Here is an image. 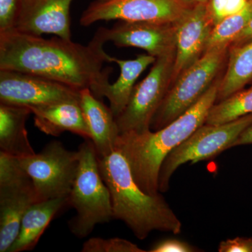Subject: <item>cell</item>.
I'll return each mask as SVG.
<instances>
[{
  "label": "cell",
  "mask_w": 252,
  "mask_h": 252,
  "mask_svg": "<svg viewBox=\"0 0 252 252\" xmlns=\"http://www.w3.org/2000/svg\"><path fill=\"white\" fill-rule=\"evenodd\" d=\"M106 44L98 32L87 44L56 36H41L14 31L0 34V70L17 71L51 79L81 90L90 89L97 98L103 97L109 84L110 63Z\"/></svg>",
  "instance_id": "obj_1"
},
{
  "label": "cell",
  "mask_w": 252,
  "mask_h": 252,
  "mask_svg": "<svg viewBox=\"0 0 252 252\" xmlns=\"http://www.w3.org/2000/svg\"><path fill=\"white\" fill-rule=\"evenodd\" d=\"M220 78L193 107L169 125L156 131L124 132L118 137L115 149L125 157L134 180L146 193H160L159 172L165 158L205 124L209 111L217 102Z\"/></svg>",
  "instance_id": "obj_2"
},
{
  "label": "cell",
  "mask_w": 252,
  "mask_h": 252,
  "mask_svg": "<svg viewBox=\"0 0 252 252\" xmlns=\"http://www.w3.org/2000/svg\"><path fill=\"white\" fill-rule=\"evenodd\" d=\"M99 172L108 187L114 219L122 220L139 240L154 230L180 234L182 222L163 196L146 193L134 180L125 157L114 149L98 157Z\"/></svg>",
  "instance_id": "obj_3"
},
{
  "label": "cell",
  "mask_w": 252,
  "mask_h": 252,
  "mask_svg": "<svg viewBox=\"0 0 252 252\" xmlns=\"http://www.w3.org/2000/svg\"><path fill=\"white\" fill-rule=\"evenodd\" d=\"M79 165L68 204L77 212L68 221L73 235L78 238L89 236L97 224L114 219L112 199L98 166L97 154L91 140L79 146Z\"/></svg>",
  "instance_id": "obj_4"
},
{
  "label": "cell",
  "mask_w": 252,
  "mask_h": 252,
  "mask_svg": "<svg viewBox=\"0 0 252 252\" xmlns=\"http://www.w3.org/2000/svg\"><path fill=\"white\" fill-rule=\"evenodd\" d=\"M228 49V46H220L205 51L172 83L152 119L151 130H158L171 124L201 98L220 77Z\"/></svg>",
  "instance_id": "obj_5"
},
{
  "label": "cell",
  "mask_w": 252,
  "mask_h": 252,
  "mask_svg": "<svg viewBox=\"0 0 252 252\" xmlns=\"http://www.w3.org/2000/svg\"><path fill=\"white\" fill-rule=\"evenodd\" d=\"M252 122V114H250L227 124H205L198 127L165 158L159 172V192L165 193L168 190L172 175L183 164L212 158L233 148L239 136Z\"/></svg>",
  "instance_id": "obj_6"
},
{
  "label": "cell",
  "mask_w": 252,
  "mask_h": 252,
  "mask_svg": "<svg viewBox=\"0 0 252 252\" xmlns=\"http://www.w3.org/2000/svg\"><path fill=\"white\" fill-rule=\"evenodd\" d=\"M18 159L32 181L39 202L68 198L79 168V151L68 150L54 140L39 153Z\"/></svg>",
  "instance_id": "obj_7"
},
{
  "label": "cell",
  "mask_w": 252,
  "mask_h": 252,
  "mask_svg": "<svg viewBox=\"0 0 252 252\" xmlns=\"http://www.w3.org/2000/svg\"><path fill=\"white\" fill-rule=\"evenodd\" d=\"M175 53L158 58L150 72L136 84L124 110L116 117L120 134L151 130L152 119L170 84Z\"/></svg>",
  "instance_id": "obj_8"
},
{
  "label": "cell",
  "mask_w": 252,
  "mask_h": 252,
  "mask_svg": "<svg viewBox=\"0 0 252 252\" xmlns=\"http://www.w3.org/2000/svg\"><path fill=\"white\" fill-rule=\"evenodd\" d=\"M192 0H98L81 15L80 23L89 26L101 21L175 23L193 7Z\"/></svg>",
  "instance_id": "obj_9"
},
{
  "label": "cell",
  "mask_w": 252,
  "mask_h": 252,
  "mask_svg": "<svg viewBox=\"0 0 252 252\" xmlns=\"http://www.w3.org/2000/svg\"><path fill=\"white\" fill-rule=\"evenodd\" d=\"M79 100L80 90L40 76L0 70V103L31 107Z\"/></svg>",
  "instance_id": "obj_10"
},
{
  "label": "cell",
  "mask_w": 252,
  "mask_h": 252,
  "mask_svg": "<svg viewBox=\"0 0 252 252\" xmlns=\"http://www.w3.org/2000/svg\"><path fill=\"white\" fill-rule=\"evenodd\" d=\"M97 32L106 43L143 49L156 59L175 53L176 23L122 21L111 28H99Z\"/></svg>",
  "instance_id": "obj_11"
},
{
  "label": "cell",
  "mask_w": 252,
  "mask_h": 252,
  "mask_svg": "<svg viewBox=\"0 0 252 252\" xmlns=\"http://www.w3.org/2000/svg\"><path fill=\"white\" fill-rule=\"evenodd\" d=\"M176 26L175 58L171 84L205 54L207 41L215 26L205 4L194 5L176 23Z\"/></svg>",
  "instance_id": "obj_12"
},
{
  "label": "cell",
  "mask_w": 252,
  "mask_h": 252,
  "mask_svg": "<svg viewBox=\"0 0 252 252\" xmlns=\"http://www.w3.org/2000/svg\"><path fill=\"white\" fill-rule=\"evenodd\" d=\"M73 0H22L15 31L41 36L54 34L71 40L70 10Z\"/></svg>",
  "instance_id": "obj_13"
},
{
  "label": "cell",
  "mask_w": 252,
  "mask_h": 252,
  "mask_svg": "<svg viewBox=\"0 0 252 252\" xmlns=\"http://www.w3.org/2000/svg\"><path fill=\"white\" fill-rule=\"evenodd\" d=\"M39 202L31 177L0 186V252H8L28 208Z\"/></svg>",
  "instance_id": "obj_14"
},
{
  "label": "cell",
  "mask_w": 252,
  "mask_h": 252,
  "mask_svg": "<svg viewBox=\"0 0 252 252\" xmlns=\"http://www.w3.org/2000/svg\"><path fill=\"white\" fill-rule=\"evenodd\" d=\"M29 108L34 115V126L46 135L59 137L63 132H70L85 140H91L80 99L62 101Z\"/></svg>",
  "instance_id": "obj_15"
},
{
  "label": "cell",
  "mask_w": 252,
  "mask_h": 252,
  "mask_svg": "<svg viewBox=\"0 0 252 252\" xmlns=\"http://www.w3.org/2000/svg\"><path fill=\"white\" fill-rule=\"evenodd\" d=\"M80 104L97 156L108 155L115 149L116 141L120 135L112 109L88 88L80 90Z\"/></svg>",
  "instance_id": "obj_16"
},
{
  "label": "cell",
  "mask_w": 252,
  "mask_h": 252,
  "mask_svg": "<svg viewBox=\"0 0 252 252\" xmlns=\"http://www.w3.org/2000/svg\"><path fill=\"white\" fill-rule=\"evenodd\" d=\"M67 205L68 198L49 199L31 205L23 217L19 233L8 252L32 250L51 220Z\"/></svg>",
  "instance_id": "obj_17"
},
{
  "label": "cell",
  "mask_w": 252,
  "mask_h": 252,
  "mask_svg": "<svg viewBox=\"0 0 252 252\" xmlns=\"http://www.w3.org/2000/svg\"><path fill=\"white\" fill-rule=\"evenodd\" d=\"M32 114L26 106L0 103V151L21 158L35 154L28 139L26 122Z\"/></svg>",
  "instance_id": "obj_18"
},
{
  "label": "cell",
  "mask_w": 252,
  "mask_h": 252,
  "mask_svg": "<svg viewBox=\"0 0 252 252\" xmlns=\"http://www.w3.org/2000/svg\"><path fill=\"white\" fill-rule=\"evenodd\" d=\"M156 60L155 57L149 54L140 55L133 60H121L111 56L110 63H117L120 68V74L115 83H109L107 85L103 96L108 99L109 107L115 118L128 104L136 81L150 64H154Z\"/></svg>",
  "instance_id": "obj_19"
},
{
  "label": "cell",
  "mask_w": 252,
  "mask_h": 252,
  "mask_svg": "<svg viewBox=\"0 0 252 252\" xmlns=\"http://www.w3.org/2000/svg\"><path fill=\"white\" fill-rule=\"evenodd\" d=\"M252 81V41L240 47L229 48L226 69L219 86L217 102L243 90Z\"/></svg>",
  "instance_id": "obj_20"
},
{
  "label": "cell",
  "mask_w": 252,
  "mask_h": 252,
  "mask_svg": "<svg viewBox=\"0 0 252 252\" xmlns=\"http://www.w3.org/2000/svg\"><path fill=\"white\" fill-rule=\"evenodd\" d=\"M250 114H252V86L215 102L209 111L205 124H227Z\"/></svg>",
  "instance_id": "obj_21"
},
{
  "label": "cell",
  "mask_w": 252,
  "mask_h": 252,
  "mask_svg": "<svg viewBox=\"0 0 252 252\" xmlns=\"http://www.w3.org/2000/svg\"><path fill=\"white\" fill-rule=\"evenodd\" d=\"M252 18V0L241 11L225 18L214 26L205 51L220 46L229 47L232 41L246 27Z\"/></svg>",
  "instance_id": "obj_22"
},
{
  "label": "cell",
  "mask_w": 252,
  "mask_h": 252,
  "mask_svg": "<svg viewBox=\"0 0 252 252\" xmlns=\"http://www.w3.org/2000/svg\"><path fill=\"white\" fill-rule=\"evenodd\" d=\"M82 252H144L135 244L125 239L114 238L89 239L83 245Z\"/></svg>",
  "instance_id": "obj_23"
},
{
  "label": "cell",
  "mask_w": 252,
  "mask_h": 252,
  "mask_svg": "<svg viewBox=\"0 0 252 252\" xmlns=\"http://www.w3.org/2000/svg\"><path fill=\"white\" fill-rule=\"evenodd\" d=\"M252 0H208L205 4L214 26L225 18L240 12Z\"/></svg>",
  "instance_id": "obj_24"
},
{
  "label": "cell",
  "mask_w": 252,
  "mask_h": 252,
  "mask_svg": "<svg viewBox=\"0 0 252 252\" xmlns=\"http://www.w3.org/2000/svg\"><path fill=\"white\" fill-rule=\"evenodd\" d=\"M22 0H0V34L16 29Z\"/></svg>",
  "instance_id": "obj_25"
},
{
  "label": "cell",
  "mask_w": 252,
  "mask_h": 252,
  "mask_svg": "<svg viewBox=\"0 0 252 252\" xmlns=\"http://www.w3.org/2000/svg\"><path fill=\"white\" fill-rule=\"evenodd\" d=\"M195 249L185 243L177 239H167L162 240L154 245L151 249L152 252H195Z\"/></svg>",
  "instance_id": "obj_26"
},
{
  "label": "cell",
  "mask_w": 252,
  "mask_h": 252,
  "mask_svg": "<svg viewBox=\"0 0 252 252\" xmlns=\"http://www.w3.org/2000/svg\"><path fill=\"white\" fill-rule=\"evenodd\" d=\"M220 252H252V238L237 237L222 241L219 246Z\"/></svg>",
  "instance_id": "obj_27"
},
{
  "label": "cell",
  "mask_w": 252,
  "mask_h": 252,
  "mask_svg": "<svg viewBox=\"0 0 252 252\" xmlns=\"http://www.w3.org/2000/svg\"><path fill=\"white\" fill-rule=\"evenodd\" d=\"M252 41V18L241 32L233 39L229 48L240 47Z\"/></svg>",
  "instance_id": "obj_28"
},
{
  "label": "cell",
  "mask_w": 252,
  "mask_h": 252,
  "mask_svg": "<svg viewBox=\"0 0 252 252\" xmlns=\"http://www.w3.org/2000/svg\"><path fill=\"white\" fill-rule=\"evenodd\" d=\"M252 144V122L243 131L235 141L233 147Z\"/></svg>",
  "instance_id": "obj_29"
},
{
  "label": "cell",
  "mask_w": 252,
  "mask_h": 252,
  "mask_svg": "<svg viewBox=\"0 0 252 252\" xmlns=\"http://www.w3.org/2000/svg\"><path fill=\"white\" fill-rule=\"evenodd\" d=\"M194 4H205L208 0H192Z\"/></svg>",
  "instance_id": "obj_30"
}]
</instances>
